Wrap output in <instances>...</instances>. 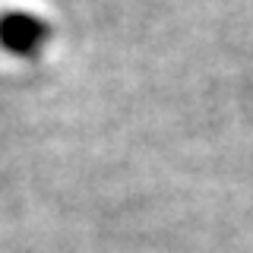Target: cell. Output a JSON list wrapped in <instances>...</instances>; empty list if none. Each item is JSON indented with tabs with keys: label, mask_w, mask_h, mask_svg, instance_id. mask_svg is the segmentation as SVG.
<instances>
[{
	"label": "cell",
	"mask_w": 253,
	"mask_h": 253,
	"mask_svg": "<svg viewBox=\"0 0 253 253\" xmlns=\"http://www.w3.org/2000/svg\"><path fill=\"white\" fill-rule=\"evenodd\" d=\"M47 42V26L32 13H3L0 16V47L16 57H32Z\"/></svg>",
	"instance_id": "6da1fadb"
}]
</instances>
